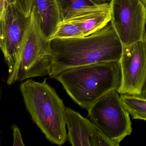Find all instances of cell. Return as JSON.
I'll return each instance as SVG.
<instances>
[{
  "label": "cell",
  "instance_id": "cell-1",
  "mask_svg": "<svg viewBox=\"0 0 146 146\" xmlns=\"http://www.w3.org/2000/svg\"><path fill=\"white\" fill-rule=\"evenodd\" d=\"M52 64L50 78L78 66L119 61L123 45L110 23L87 36L51 40Z\"/></svg>",
  "mask_w": 146,
  "mask_h": 146
},
{
  "label": "cell",
  "instance_id": "cell-2",
  "mask_svg": "<svg viewBox=\"0 0 146 146\" xmlns=\"http://www.w3.org/2000/svg\"><path fill=\"white\" fill-rule=\"evenodd\" d=\"M54 78L75 103L88 110L109 91L118 90L121 81L120 63L103 62L75 67L60 72Z\"/></svg>",
  "mask_w": 146,
  "mask_h": 146
},
{
  "label": "cell",
  "instance_id": "cell-3",
  "mask_svg": "<svg viewBox=\"0 0 146 146\" xmlns=\"http://www.w3.org/2000/svg\"><path fill=\"white\" fill-rule=\"evenodd\" d=\"M20 90L33 122L52 143L64 144L67 140L65 111L63 100L48 84L29 79L21 84Z\"/></svg>",
  "mask_w": 146,
  "mask_h": 146
},
{
  "label": "cell",
  "instance_id": "cell-4",
  "mask_svg": "<svg viewBox=\"0 0 146 146\" xmlns=\"http://www.w3.org/2000/svg\"><path fill=\"white\" fill-rule=\"evenodd\" d=\"M51 43L42 31L40 16L32 7L18 56L12 72L8 76L7 84L50 76L52 64Z\"/></svg>",
  "mask_w": 146,
  "mask_h": 146
},
{
  "label": "cell",
  "instance_id": "cell-5",
  "mask_svg": "<svg viewBox=\"0 0 146 146\" xmlns=\"http://www.w3.org/2000/svg\"><path fill=\"white\" fill-rule=\"evenodd\" d=\"M88 111L93 123L117 146L132 133L129 113L116 90L101 97Z\"/></svg>",
  "mask_w": 146,
  "mask_h": 146
},
{
  "label": "cell",
  "instance_id": "cell-6",
  "mask_svg": "<svg viewBox=\"0 0 146 146\" xmlns=\"http://www.w3.org/2000/svg\"><path fill=\"white\" fill-rule=\"evenodd\" d=\"M111 21L123 46L143 40L146 6L141 0H111Z\"/></svg>",
  "mask_w": 146,
  "mask_h": 146
},
{
  "label": "cell",
  "instance_id": "cell-7",
  "mask_svg": "<svg viewBox=\"0 0 146 146\" xmlns=\"http://www.w3.org/2000/svg\"><path fill=\"white\" fill-rule=\"evenodd\" d=\"M29 17L16 4L9 5L0 15V47L11 74L16 64Z\"/></svg>",
  "mask_w": 146,
  "mask_h": 146
},
{
  "label": "cell",
  "instance_id": "cell-8",
  "mask_svg": "<svg viewBox=\"0 0 146 146\" xmlns=\"http://www.w3.org/2000/svg\"><path fill=\"white\" fill-rule=\"evenodd\" d=\"M121 81L117 92L121 94L140 96L146 79V50L143 41L123 46Z\"/></svg>",
  "mask_w": 146,
  "mask_h": 146
},
{
  "label": "cell",
  "instance_id": "cell-9",
  "mask_svg": "<svg viewBox=\"0 0 146 146\" xmlns=\"http://www.w3.org/2000/svg\"><path fill=\"white\" fill-rule=\"evenodd\" d=\"M66 123L67 139L73 146H92L91 137L95 125L79 113L66 108Z\"/></svg>",
  "mask_w": 146,
  "mask_h": 146
},
{
  "label": "cell",
  "instance_id": "cell-10",
  "mask_svg": "<svg viewBox=\"0 0 146 146\" xmlns=\"http://www.w3.org/2000/svg\"><path fill=\"white\" fill-rule=\"evenodd\" d=\"M32 7L35 9L40 16L43 33L51 40L61 22L57 0H33Z\"/></svg>",
  "mask_w": 146,
  "mask_h": 146
},
{
  "label": "cell",
  "instance_id": "cell-11",
  "mask_svg": "<svg viewBox=\"0 0 146 146\" xmlns=\"http://www.w3.org/2000/svg\"><path fill=\"white\" fill-rule=\"evenodd\" d=\"M84 36L90 35L107 25L111 21L110 4L101 9L86 13L70 20Z\"/></svg>",
  "mask_w": 146,
  "mask_h": 146
},
{
  "label": "cell",
  "instance_id": "cell-12",
  "mask_svg": "<svg viewBox=\"0 0 146 146\" xmlns=\"http://www.w3.org/2000/svg\"><path fill=\"white\" fill-rule=\"evenodd\" d=\"M61 21L70 20L89 12L105 7L109 3L99 4L94 0H57Z\"/></svg>",
  "mask_w": 146,
  "mask_h": 146
},
{
  "label": "cell",
  "instance_id": "cell-13",
  "mask_svg": "<svg viewBox=\"0 0 146 146\" xmlns=\"http://www.w3.org/2000/svg\"><path fill=\"white\" fill-rule=\"evenodd\" d=\"M121 100L132 119L146 121V99L135 95H120Z\"/></svg>",
  "mask_w": 146,
  "mask_h": 146
},
{
  "label": "cell",
  "instance_id": "cell-14",
  "mask_svg": "<svg viewBox=\"0 0 146 146\" xmlns=\"http://www.w3.org/2000/svg\"><path fill=\"white\" fill-rule=\"evenodd\" d=\"M80 29L70 21H61L54 35L53 39H68L84 37Z\"/></svg>",
  "mask_w": 146,
  "mask_h": 146
},
{
  "label": "cell",
  "instance_id": "cell-15",
  "mask_svg": "<svg viewBox=\"0 0 146 146\" xmlns=\"http://www.w3.org/2000/svg\"><path fill=\"white\" fill-rule=\"evenodd\" d=\"M92 146H117L95 125L91 137Z\"/></svg>",
  "mask_w": 146,
  "mask_h": 146
},
{
  "label": "cell",
  "instance_id": "cell-16",
  "mask_svg": "<svg viewBox=\"0 0 146 146\" xmlns=\"http://www.w3.org/2000/svg\"><path fill=\"white\" fill-rule=\"evenodd\" d=\"M12 129L13 131V146H25L21 132L17 125H13Z\"/></svg>",
  "mask_w": 146,
  "mask_h": 146
},
{
  "label": "cell",
  "instance_id": "cell-17",
  "mask_svg": "<svg viewBox=\"0 0 146 146\" xmlns=\"http://www.w3.org/2000/svg\"><path fill=\"white\" fill-rule=\"evenodd\" d=\"M143 41V43H144V46H145V49L146 50V29L145 31V33H144ZM139 96L146 99V79L145 80L143 87L142 89L141 94Z\"/></svg>",
  "mask_w": 146,
  "mask_h": 146
},
{
  "label": "cell",
  "instance_id": "cell-18",
  "mask_svg": "<svg viewBox=\"0 0 146 146\" xmlns=\"http://www.w3.org/2000/svg\"><path fill=\"white\" fill-rule=\"evenodd\" d=\"M2 2H6L7 5L16 4V0H0Z\"/></svg>",
  "mask_w": 146,
  "mask_h": 146
},
{
  "label": "cell",
  "instance_id": "cell-19",
  "mask_svg": "<svg viewBox=\"0 0 146 146\" xmlns=\"http://www.w3.org/2000/svg\"><path fill=\"white\" fill-rule=\"evenodd\" d=\"M94 1L99 4L108 3V2H110L111 1V0H94Z\"/></svg>",
  "mask_w": 146,
  "mask_h": 146
},
{
  "label": "cell",
  "instance_id": "cell-20",
  "mask_svg": "<svg viewBox=\"0 0 146 146\" xmlns=\"http://www.w3.org/2000/svg\"><path fill=\"white\" fill-rule=\"evenodd\" d=\"M141 1H142V2L144 3V5H145L146 6V0H141Z\"/></svg>",
  "mask_w": 146,
  "mask_h": 146
}]
</instances>
